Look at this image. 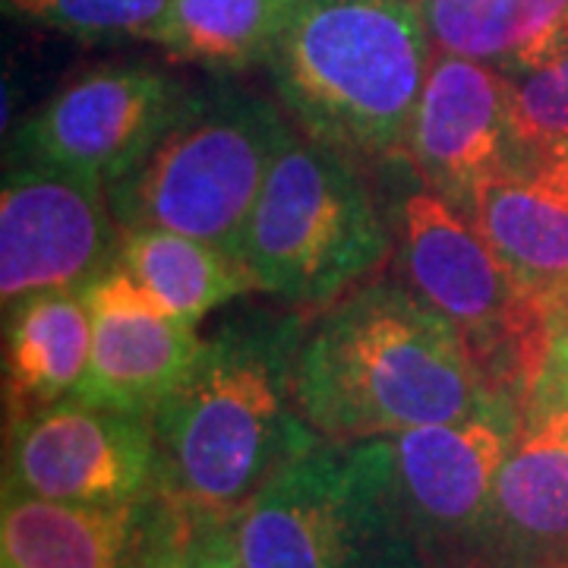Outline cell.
I'll list each match as a JSON object with an SVG mask.
<instances>
[{
    "label": "cell",
    "mask_w": 568,
    "mask_h": 568,
    "mask_svg": "<svg viewBox=\"0 0 568 568\" xmlns=\"http://www.w3.org/2000/svg\"><path fill=\"white\" fill-rule=\"evenodd\" d=\"M310 313L244 306L196 354L152 414L159 496L190 518L227 521L323 439L294 398V364Z\"/></svg>",
    "instance_id": "obj_1"
},
{
    "label": "cell",
    "mask_w": 568,
    "mask_h": 568,
    "mask_svg": "<svg viewBox=\"0 0 568 568\" xmlns=\"http://www.w3.org/2000/svg\"><path fill=\"white\" fill-rule=\"evenodd\" d=\"M496 392L455 325L383 272L310 313L294 364L297 407L335 446L462 420Z\"/></svg>",
    "instance_id": "obj_2"
},
{
    "label": "cell",
    "mask_w": 568,
    "mask_h": 568,
    "mask_svg": "<svg viewBox=\"0 0 568 568\" xmlns=\"http://www.w3.org/2000/svg\"><path fill=\"white\" fill-rule=\"evenodd\" d=\"M429 61L420 0H297L268 70L294 130L379 168L402 164Z\"/></svg>",
    "instance_id": "obj_3"
},
{
    "label": "cell",
    "mask_w": 568,
    "mask_h": 568,
    "mask_svg": "<svg viewBox=\"0 0 568 568\" xmlns=\"http://www.w3.org/2000/svg\"><path fill=\"white\" fill-rule=\"evenodd\" d=\"M364 164L291 133L253 203L234 256L256 294L316 313L392 256V222Z\"/></svg>",
    "instance_id": "obj_4"
},
{
    "label": "cell",
    "mask_w": 568,
    "mask_h": 568,
    "mask_svg": "<svg viewBox=\"0 0 568 568\" xmlns=\"http://www.w3.org/2000/svg\"><path fill=\"white\" fill-rule=\"evenodd\" d=\"M291 133L282 102L190 89L145 159L108 186L111 212L121 227H168L234 253Z\"/></svg>",
    "instance_id": "obj_5"
},
{
    "label": "cell",
    "mask_w": 568,
    "mask_h": 568,
    "mask_svg": "<svg viewBox=\"0 0 568 568\" xmlns=\"http://www.w3.org/2000/svg\"><path fill=\"white\" fill-rule=\"evenodd\" d=\"M388 222L395 275L455 325L489 386L525 395L544 364L547 320L530 310L477 224L424 183L407 190Z\"/></svg>",
    "instance_id": "obj_6"
},
{
    "label": "cell",
    "mask_w": 568,
    "mask_h": 568,
    "mask_svg": "<svg viewBox=\"0 0 568 568\" xmlns=\"http://www.w3.org/2000/svg\"><path fill=\"white\" fill-rule=\"evenodd\" d=\"M227 534L244 568H426L361 443L310 448L227 518Z\"/></svg>",
    "instance_id": "obj_7"
},
{
    "label": "cell",
    "mask_w": 568,
    "mask_h": 568,
    "mask_svg": "<svg viewBox=\"0 0 568 568\" xmlns=\"http://www.w3.org/2000/svg\"><path fill=\"white\" fill-rule=\"evenodd\" d=\"M521 417L518 392H496L452 424L361 443L388 511L426 568H484L493 487Z\"/></svg>",
    "instance_id": "obj_8"
},
{
    "label": "cell",
    "mask_w": 568,
    "mask_h": 568,
    "mask_svg": "<svg viewBox=\"0 0 568 568\" xmlns=\"http://www.w3.org/2000/svg\"><path fill=\"white\" fill-rule=\"evenodd\" d=\"M190 89L152 63H99L17 126L7 162L54 164L121 181L155 145Z\"/></svg>",
    "instance_id": "obj_9"
},
{
    "label": "cell",
    "mask_w": 568,
    "mask_h": 568,
    "mask_svg": "<svg viewBox=\"0 0 568 568\" xmlns=\"http://www.w3.org/2000/svg\"><path fill=\"white\" fill-rule=\"evenodd\" d=\"M121 224L99 178L7 162L0 186L3 306L41 291H85L118 263Z\"/></svg>",
    "instance_id": "obj_10"
},
{
    "label": "cell",
    "mask_w": 568,
    "mask_h": 568,
    "mask_svg": "<svg viewBox=\"0 0 568 568\" xmlns=\"http://www.w3.org/2000/svg\"><path fill=\"white\" fill-rule=\"evenodd\" d=\"M3 487L61 503H142L159 496L152 417L63 398L7 424Z\"/></svg>",
    "instance_id": "obj_11"
},
{
    "label": "cell",
    "mask_w": 568,
    "mask_h": 568,
    "mask_svg": "<svg viewBox=\"0 0 568 568\" xmlns=\"http://www.w3.org/2000/svg\"><path fill=\"white\" fill-rule=\"evenodd\" d=\"M515 162L508 77L487 61L433 51L402 164L465 209L480 183Z\"/></svg>",
    "instance_id": "obj_12"
},
{
    "label": "cell",
    "mask_w": 568,
    "mask_h": 568,
    "mask_svg": "<svg viewBox=\"0 0 568 568\" xmlns=\"http://www.w3.org/2000/svg\"><path fill=\"white\" fill-rule=\"evenodd\" d=\"M484 568H568V392L537 376L487 518Z\"/></svg>",
    "instance_id": "obj_13"
},
{
    "label": "cell",
    "mask_w": 568,
    "mask_h": 568,
    "mask_svg": "<svg viewBox=\"0 0 568 568\" xmlns=\"http://www.w3.org/2000/svg\"><path fill=\"white\" fill-rule=\"evenodd\" d=\"M82 294L92 310V354L77 398L152 417L193 366L203 335L121 265H111Z\"/></svg>",
    "instance_id": "obj_14"
},
{
    "label": "cell",
    "mask_w": 568,
    "mask_h": 568,
    "mask_svg": "<svg viewBox=\"0 0 568 568\" xmlns=\"http://www.w3.org/2000/svg\"><path fill=\"white\" fill-rule=\"evenodd\" d=\"M534 313H568V164H508L462 209Z\"/></svg>",
    "instance_id": "obj_15"
},
{
    "label": "cell",
    "mask_w": 568,
    "mask_h": 568,
    "mask_svg": "<svg viewBox=\"0 0 568 568\" xmlns=\"http://www.w3.org/2000/svg\"><path fill=\"white\" fill-rule=\"evenodd\" d=\"M162 508V496L102 506L3 487L0 552L13 568H130L149 544Z\"/></svg>",
    "instance_id": "obj_16"
},
{
    "label": "cell",
    "mask_w": 568,
    "mask_h": 568,
    "mask_svg": "<svg viewBox=\"0 0 568 568\" xmlns=\"http://www.w3.org/2000/svg\"><path fill=\"white\" fill-rule=\"evenodd\" d=\"M92 354V310L82 291H41L3 306L7 424L73 398Z\"/></svg>",
    "instance_id": "obj_17"
},
{
    "label": "cell",
    "mask_w": 568,
    "mask_h": 568,
    "mask_svg": "<svg viewBox=\"0 0 568 568\" xmlns=\"http://www.w3.org/2000/svg\"><path fill=\"white\" fill-rule=\"evenodd\" d=\"M114 265L190 325L256 294L234 253L168 227H121Z\"/></svg>",
    "instance_id": "obj_18"
},
{
    "label": "cell",
    "mask_w": 568,
    "mask_h": 568,
    "mask_svg": "<svg viewBox=\"0 0 568 568\" xmlns=\"http://www.w3.org/2000/svg\"><path fill=\"white\" fill-rule=\"evenodd\" d=\"M297 0H171L159 48L212 73L268 67Z\"/></svg>",
    "instance_id": "obj_19"
},
{
    "label": "cell",
    "mask_w": 568,
    "mask_h": 568,
    "mask_svg": "<svg viewBox=\"0 0 568 568\" xmlns=\"http://www.w3.org/2000/svg\"><path fill=\"white\" fill-rule=\"evenodd\" d=\"M511 164H568V17L508 67Z\"/></svg>",
    "instance_id": "obj_20"
},
{
    "label": "cell",
    "mask_w": 568,
    "mask_h": 568,
    "mask_svg": "<svg viewBox=\"0 0 568 568\" xmlns=\"http://www.w3.org/2000/svg\"><path fill=\"white\" fill-rule=\"evenodd\" d=\"M433 51L508 67L568 17V0H420Z\"/></svg>",
    "instance_id": "obj_21"
},
{
    "label": "cell",
    "mask_w": 568,
    "mask_h": 568,
    "mask_svg": "<svg viewBox=\"0 0 568 568\" xmlns=\"http://www.w3.org/2000/svg\"><path fill=\"white\" fill-rule=\"evenodd\" d=\"M10 17L89 44L159 41L171 0H3Z\"/></svg>",
    "instance_id": "obj_22"
},
{
    "label": "cell",
    "mask_w": 568,
    "mask_h": 568,
    "mask_svg": "<svg viewBox=\"0 0 568 568\" xmlns=\"http://www.w3.org/2000/svg\"><path fill=\"white\" fill-rule=\"evenodd\" d=\"M186 537H190V518L164 503L159 525L130 568H186Z\"/></svg>",
    "instance_id": "obj_23"
},
{
    "label": "cell",
    "mask_w": 568,
    "mask_h": 568,
    "mask_svg": "<svg viewBox=\"0 0 568 568\" xmlns=\"http://www.w3.org/2000/svg\"><path fill=\"white\" fill-rule=\"evenodd\" d=\"M190 518V515H186ZM186 568H244L231 547L227 521L190 518L186 537Z\"/></svg>",
    "instance_id": "obj_24"
},
{
    "label": "cell",
    "mask_w": 568,
    "mask_h": 568,
    "mask_svg": "<svg viewBox=\"0 0 568 568\" xmlns=\"http://www.w3.org/2000/svg\"><path fill=\"white\" fill-rule=\"evenodd\" d=\"M537 376H547L559 388L568 392V313L547 323V345H544V364Z\"/></svg>",
    "instance_id": "obj_25"
},
{
    "label": "cell",
    "mask_w": 568,
    "mask_h": 568,
    "mask_svg": "<svg viewBox=\"0 0 568 568\" xmlns=\"http://www.w3.org/2000/svg\"><path fill=\"white\" fill-rule=\"evenodd\" d=\"M0 568H13V566H10V562H3V566H0Z\"/></svg>",
    "instance_id": "obj_26"
}]
</instances>
